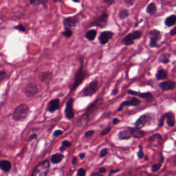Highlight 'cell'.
<instances>
[{
  "label": "cell",
  "instance_id": "39",
  "mask_svg": "<svg viewBox=\"0 0 176 176\" xmlns=\"http://www.w3.org/2000/svg\"><path fill=\"white\" fill-rule=\"evenodd\" d=\"M85 174H86V171H85V170L83 169H79V171H78V172H77L78 176H84V175H85Z\"/></svg>",
  "mask_w": 176,
  "mask_h": 176
},
{
  "label": "cell",
  "instance_id": "30",
  "mask_svg": "<svg viewBox=\"0 0 176 176\" xmlns=\"http://www.w3.org/2000/svg\"><path fill=\"white\" fill-rule=\"evenodd\" d=\"M156 10L157 9H156V4H154V3H151L146 8V12L150 14H153L156 12Z\"/></svg>",
  "mask_w": 176,
  "mask_h": 176
},
{
  "label": "cell",
  "instance_id": "20",
  "mask_svg": "<svg viewBox=\"0 0 176 176\" xmlns=\"http://www.w3.org/2000/svg\"><path fill=\"white\" fill-rule=\"evenodd\" d=\"M118 137L120 140H128L132 137V132L131 129L129 128L127 129H125L119 132Z\"/></svg>",
  "mask_w": 176,
  "mask_h": 176
},
{
  "label": "cell",
  "instance_id": "13",
  "mask_svg": "<svg viewBox=\"0 0 176 176\" xmlns=\"http://www.w3.org/2000/svg\"><path fill=\"white\" fill-rule=\"evenodd\" d=\"M127 93L129 94L137 96V97H141L142 98V99H145L148 102L152 101L153 99H154V97H153V95L149 92L140 93V92H136V91H133V90H128Z\"/></svg>",
  "mask_w": 176,
  "mask_h": 176
},
{
  "label": "cell",
  "instance_id": "36",
  "mask_svg": "<svg viewBox=\"0 0 176 176\" xmlns=\"http://www.w3.org/2000/svg\"><path fill=\"white\" fill-rule=\"evenodd\" d=\"M111 129H112V128H111L110 127H107L104 129L100 132V135H101V136H105V135L110 133Z\"/></svg>",
  "mask_w": 176,
  "mask_h": 176
},
{
  "label": "cell",
  "instance_id": "5",
  "mask_svg": "<svg viewBox=\"0 0 176 176\" xmlns=\"http://www.w3.org/2000/svg\"><path fill=\"white\" fill-rule=\"evenodd\" d=\"M142 33L140 31L136 30L134 32H131L127 35L125 37H124L122 41L123 43L126 45H130L133 44V40L135 39H138L141 37Z\"/></svg>",
  "mask_w": 176,
  "mask_h": 176
},
{
  "label": "cell",
  "instance_id": "43",
  "mask_svg": "<svg viewBox=\"0 0 176 176\" xmlns=\"http://www.w3.org/2000/svg\"><path fill=\"white\" fill-rule=\"evenodd\" d=\"M135 0H125V2L126 3L128 6H132L134 3Z\"/></svg>",
  "mask_w": 176,
  "mask_h": 176
},
{
  "label": "cell",
  "instance_id": "42",
  "mask_svg": "<svg viewBox=\"0 0 176 176\" xmlns=\"http://www.w3.org/2000/svg\"><path fill=\"white\" fill-rule=\"evenodd\" d=\"M94 131H93V130H91V131H88L85 133V136L86 138H89V137L92 136L93 135H94Z\"/></svg>",
  "mask_w": 176,
  "mask_h": 176
},
{
  "label": "cell",
  "instance_id": "37",
  "mask_svg": "<svg viewBox=\"0 0 176 176\" xmlns=\"http://www.w3.org/2000/svg\"><path fill=\"white\" fill-rule=\"evenodd\" d=\"M143 156H144V153H143V146L141 145L139 146V151L138 152V158L141 159L143 158Z\"/></svg>",
  "mask_w": 176,
  "mask_h": 176
},
{
  "label": "cell",
  "instance_id": "56",
  "mask_svg": "<svg viewBox=\"0 0 176 176\" xmlns=\"http://www.w3.org/2000/svg\"><path fill=\"white\" fill-rule=\"evenodd\" d=\"M58 1H61V0H58Z\"/></svg>",
  "mask_w": 176,
  "mask_h": 176
},
{
  "label": "cell",
  "instance_id": "55",
  "mask_svg": "<svg viewBox=\"0 0 176 176\" xmlns=\"http://www.w3.org/2000/svg\"><path fill=\"white\" fill-rule=\"evenodd\" d=\"M58 0H54V1H55V2H56V1H57Z\"/></svg>",
  "mask_w": 176,
  "mask_h": 176
},
{
  "label": "cell",
  "instance_id": "23",
  "mask_svg": "<svg viewBox=\"0 0 176 176\" xmlns=\"http://www.w3.org/2000/svg\"><path fill=\"white\" fill-rule=\"evenodd\" d=\"M63 158H64V156L62 154H55L52 156L50 160H51V162L53 164H56L61 162L62 160L63 159Z\"/></svg>",
  "mask_w": 176,
  "mask_h": 176
},
{
  "label": "cell",
  "instance_id": "46",
  "mask_svg": "<svg viewBox=\"0 0 176 176\" xmlns=\"http://www.w3.org/2000/svg\"><path fill=\"white\" fill-rule=\"evenodd\" d=\"M170 35H176V27L174 28L173 29V30H171Z\"/></svg>",
  "mask_w": 176,
  "mask_h": 176
},
{
  "label": "cell",
  "instance_id": "51",
  "mask_svg": "<svg viewBox=\"0 0 176 176\" xmlns=\"http://www.w3.org/2000/svg\"><path fill=\"white\" fill-rule=\"evenodd\" d=\"M85 154H84V153H82V154H79V157L80 158H81V160H83L85 158Z\"/></svg>",
  "mask_w": 176,
  "mask_h": 176
},
{
  "label": "cell",
  "instance_id": "22",
  "mask_svg": "<svg viewBox=\"0 0 176 176\" xmlns=\"http://www.w3.org/2000/svg\"><path fill=\"white\" fill-rule=\"evenodd\" d=\"M130 129H131L132 132V137H134L136 138H141L145 135L144 131H142L141 129H138L136 127Z\"/></svg>",
  "mask_w": 176,
  "mask_h": 176
},
{
  "label": "cell",
  "instance_id": "47",
  "mask_svg": "<svg viewBox=\"0 0 176 176\" xmlns=\"http://www.w3.org/2000/svg\"><path fill=\"white\" fill-rule=\"evenodd\" d=\"M119 171H120V170H119V169H116V170H112L110 172V173H109V175H112V174L116 173H118V172H119Z\"/></svg>",
  "mask_w": 176,
  "mask_h": 176
},
{
  "label": "cell",
  "instance_id": "44",
  "mask_svg": "<svg viewBox=\"0 0 176 176\" xmlns=\"http://www.w3.org/2000/svg\"><path fill=\"white\" fill-rule=\"evenodd\" d=\"M103 1L108 5H112L115 3V0H103Z\"/></svg>",
  "mask_w": 176,
  "mask_h": 176
},
{
  "label": "cell",
  "instance_id": "21",
  "mask_svg": "<svg viewBox=\"0 0 176 176\" xmlns=\"http://www.w3.org/2000/svg\"><path fill=\"white\" fill-rule=\"evenodd\" d=\"M11 163L10 161L6 160H3L0 161V169L4 172H9L11 170Z\"/></svg>",
  "mask_w": 176,
  "mask_h": 176
},
{
  "label": "cell",
  "instance_id": "2",
  "mask_svg": "<svg viewBox=\"0 0 176 176\" xmlns=\"http://www.w3.org/2000/svg\"><path fill=\"white\" fill-rule=\"evenodd\" d=\"M29 107L25 103L20 104L18 105L14 111L12 118L15 121L22 122L28 118L29 114Z\"/></svg>",
  "mask_w": 176,
  "mask_h": 176
},
{
  "label": "cell",
  "instance_id": "24",
  "mask_svg": "<svg viewBox=\"0 0 176 176\" xmlns=\"http://www.w3.org/2000/svg\"><path fill=\"white\" fill-rule=\"evenodd\" d=\"M49 0H30V4L32 6H39L42 5L44 7H46Z\"/></svg>",
  "mask_w": 176,
  "mask_h": 176
},
{
  "label": "cell",
  "instance_id": "19",
  "mask_svg": "<svg viewBox=\"0 0 176 176\" xmlns=\"http://www.w3.org/2000/svg\"><path fill=\"white\" fill-rule=\"evenodd\" d=\"M40 80L41 82L45 83H49L53 79V73L50 71L44 72L40 75Z\"/></svg>",
  "mask_w": 176,
  "mask_h": 176
},
{
  "label": "cell",
  "instance_id": "12",
  "mask_svg": "<svg viewBox=\"0 0 176 176\" xmlns=\"http://www.w3.org/2000/svg\"><path fill=\"white\" fill-rule=\"evenodd\" d=\"M79 22V19L77 17H67L63 20V25L65 28H70L75 27Z\"/></svg>",
  "mask_w": 176,
  "mask_h": 176
},
{
  "label": "cell",
  "instance_id": "53",
  "mask_svg": "<svg viewBox=\"0 0 176 176\" xmlns=\"http://www.w3.org/2000/svg\"><path fill=\"white\" fill-rule=\"evenodd\" d=\"M73 1H74V2H76V3H78V2H79L80 0H73Z\"/></svg>",
  "mask_w": 176,
  "mask_h": 176
},
{
  "label": "cell",
  "instance_id": "26",
  "mask_svg": "<svg viewBox=\"0 0 176 176\" xmlns=\"http://www.w3.org/2000/svg\"><path fill=\"white\" fill-rule=\"evenodd\" d=\"M176 22V16L171 15L170 17H167L165 20V25L168 27H171L173 26Z\"/></svg>",
  "mask_w": 176,
  "mask_h": 176
},
{
  "label": "cell",
  "instance_id": "52",
  "mask_svg": "<svg viewBox=\"0 0 176 176\" xmlns=\"http://www.w3.org/2000/svg\"><path fill=\"white\" fill-rule=\"evenodd\" d=\"M92 175H99V176H100L101 175V173H94L92 174Z\"/></svg>",
  "mask_w": 176,
  "mask_h": 176
},
{
  "label": "cell",
  "instance_id": "14",
  "mask_svg": "<svg viewBox=\"0 0 176 176\" xmlns=\"http://www.w3.org/2000/svg\"><path fill=\"white\" fill-rule=\"evenodd\" d=\"M140 103H141V100L135 97L131 98V99H130V100L122 102L120 107L118 109V111L120 112V111L123 110V107H126V106H138Z\"/></svg>",
  "mask_w": 176,
  "mask_h": 176
},
{
  "label": "cell",
  "instance_id": "1",
  "mask_svg": "<svg viewBox=\"0 0 176 176\" xmlns=\"http://www.w3.org/2000/svg\"><path fill=\"white\" fill-rule=\"evenodd\" d=\"M80 61H81V66L79 69L76 72L74 76V81L72 86L71 87V91H74L83 82V81L88 76V72L85 69H84L83 58L82 56H80Z\"/></svg>",
  "mask_w": 176,
  "mask_h": 176
},
{
  "label": "cell",
  "instance_id": "4",
  "mask_svg": "<svg viewBox=\"0 0 176 176\" xmlns=\"http://www.w3.org/2000/svg\"><path fill=\"white\" fill-rule=\"evenodd\" d=\"M99 89V82L97 81H94L90 83L87 87L83 89L82 94L83 97H90L94 95Z\"/></svg>",
  "mask_w": 176,
  "mask_h": 176
},
{
  "label": "cell",
  "instance_id": "33",
  "mask_svg": "<svg viewBox=\"0 0 176 176\" xmlns=\"http://www.w3.org/2000/svg\"><path fill=\"white\" fill-rule=\"evenodd\" d=\"M62 35H64L67 38H70L73 35L72 31L70 30V28H65V30L62 32Z\"/></svg>",
  "mask_w": 176,
  "mask_h": 176
},
{
  "label": "cell",
  "instance_id": "32",
  "mask_svg": "<svg viewBox=\"0 0 176 176\" xmlns=\"http://www.w3.org/2000/svg\"><path fill=\"white\" fill-rule=\"evenodd\" d=\"M129 16V12L126 9H121L119 11V17L120 19H125Z\"/></svg>",
  "mask_w": 176,
  "mask_h": 176
},
{
  "label": "cell",
  "instance_id": "25",
  "mask_svg": "<svg viewBox=\"0 0 176 176\" xmlns=\"http://www.w3.org/2000/svg\"><path fill=\"white\" fill-rule=\"evenodd\" d=\"M160 159L159 162L158 163V164H154V165L152 166V167H151V170H152V171H154V172L158 171L160 169L161 167H162V163L163 162H164V157H163L162 154L160 155Z\"/></svg>",
  "mask_w": 176,
  "mask_h": 176
},
{
  "label": "cell",
  "instance_id": "57",
  "mask_svg": "<svg viewBox=\"0 0 176 176\" xmlns=\"http://www.w3.org/2000/svg\"><path fill=\"white\" fill-rule=\"evenodd\" d=\"M0 155H1V152H0Z\"/></svg>",
  "mask_w": 176,
  "mask_h": 176
},
{
  "label": "cell",
  "instance_id": "31",
  "mask_svg": "<svg viewBox=\"0 0 176 176\" xmlns=\"http://www.w3.org/2000/svg\"><path fill=\"white\" fill-rule=\"evenodd\" d=\"M72 146V143L70 142H69L68 141H63V143H62V146L60 147V151L61 152H63V151L66 150V148L70 147Z\"/></svg>",
  "mask_w": 176,
  "mask_h": 176
},
{
  "label": "cell",
  "instance_id": "11",
  "mask_svg": "<svg viewBox=\"0 0 176 176\" xmlns=\"http://www.w3.org/2000/svg\"><path fill=\"white\" fill-rule=\"evenodd\" d=\"M73 102H74V99L72 98H70L66 103L65 114H66L67 118L68 119H72L74 117V112L73 110Z\"/></svg>",
  "mask_w": 176,
  "mask_h": 176
},
{
  "label": "cell",
  "instance_id": "34",
  "mask_svg": "<svg viewBox=\"0 0 176 176\" xmlns=\"http://www.w3.org/2000/svg\"><path fill=\"white\" fill-rule=\"evenodd\" d=\"M6 77V72L4 70L0 71V84L4 81V80Z\"/></svg>",
  "mask_w": 176,
  "mask_h": 176
},
{
  "label": "cell",
  "instance_id": "58",
  "mask_svg": "<svg viewBox=\"0 0 176 176\" xmlns=\"http://www.w3.org/2000/svg\"><path fill=\"white\" fill-rule=\"evenodd\" d=\"M175 144H176V142H175Z\"/></svg>",
  "mask_w": 176,
  "mask_h": 176
},
{
  "label": "cell",
  "instance_id": "50",
  "mask_svg": "<svg viewBox=\"0 0 176 176\" xmlns=\"http://www.w3.org/2000/svg\"><path fill=\"white\" fill-rule=\"evenodd\" d=\"M99 172L100 173H105L106 172V169H105V168H100V169H99Z\"/></svg>",
  "mask_w": 176,
  "mask_h": 176
},
{
  "label": "cell",
  "instance_id": "28",
  "mask_svg": "<svg viewBox=\"0 0 176 176\" xmlns=\"http://www.w3.org/2000/svg\"><path fill=\"white\" fill-rule=\"evenodd\" d=\"M167 73L163 69L159 70L158 71L157 74H156V78H157V79L158 80L165 79H167Z\"/></svg>",
  "mask_w": 176,
  "mask_h": 176
},
{
  "label": "cell",
  "instance_id": "40",
  "mask_svg": "<svg viewBox=\"0 0 176 176\" xmlns=\"http://www.w3.org/2000/svg\"><path fill=\"white\" fill-rule=\"evenodd\" d=\"M63 131H62V130H59V129L56 130V131L54 132L53 136H55V137L59 136H61V135L63 134Z\"/></svg>",
  "mask_w": 176,
  "mask_h": 176
},
{
  "label": "cell",
  "instance_id": "54",
  "mask_svg": "<svg viewBox=\"0 0 176 176\" xmlns=\"http://www.w3.org/2000/svg\"><path fill=\"white\" fill-rule=\"evenodd\" d=\"M144 159H145V160H148L147 156H145V157H144Z\"/></svg>",
  "mask_w": 176,
  "mask_h": 176
},
{
  "label": "cell",
  "instance_id": "16",
  "mask_svg": "<svg viewBox=\"0 0 176 176\" xmlns=\"http://www.w3.org/2000/svg\"><path fill=\"white\" fill-rule=\"evenodd\" d=\"M102 102V100L101 99H99V100L94 101L93 103L91 104V105H89V107H88V108L87 109V111H86L85 115L89 118V116H90L91 114L97 110L98 107H99V106L101 104Z\"/></svg>",
  "mask_w": 176,
  "mask_h": 176
},
{
  "label": "cell",
  "instance_id": "3",
  "mask_svg": "<svg viewBox=\"0 0 176 176\" xmlns=\"http://www.w3.org/2000/svg\"><path fill=\"white\" fill-rule=\"evenodd\" d=\"M49 168H50V162L48 160L42 161L39 163L33 169L32 176H45L48 174Z\"/></svg>",
  "mask_w": 176,
  "mask_h": 176
},
{
  "label": "cell",
  "instance_id": "29",
  "mask_svg": "<svg viewBox=\"0 0 176 176\" xmlns=\"http://www.w3.org/2000/svg\"><path fill=\"white\" fill-rule=\"evenodd\" d=\"M169 58H170V55L168 53H165V54H162L160 56V57L158 58V61L159 62L162 63H167L169 62Z\"/></svg>",
  "mask_w": 176,
  "mask_h": 176
},
{
  "label": "cell",
  "instance_id": "48",
  "mask_svg": "<svg viewBox=\"0 0 176 176\" xmlns=\"http://www.w3.org/2000/svg\"><path fill=\"white\" fill-rule=\"evenodd\" d=\"M118 89H114V90L112 91V95H114H114H116V94H118Z\"/></svg>",
  "mask_w": 176,
  "mask_h": 176
},
{
  "label": "cell",
  "instance_id": "38",
  "mask_svg": "<svg viewBox=\"0 0 176 176\" xmlns=\"http://www.w3.org/2000/svg\"><path fill=\"white\" fill-rule=\"evenodd\" d=\"M108 152H109V150L108 149H107V148H105V149H102L100 153V157H105L106 155L108 154Z\"/></svg>",
  "mask_w": 176,
  "mask_h": 176
},
{
  "label": "cell",
  "instance_id": "7",
  "mask_svg": "<svg viewBox=\"0 0 176 176\" xmlns=\"http://www.w3.org/2000/svg\"><path fill=\"white\" fill-rule=\"evenodd\" d=\"M38 87L34 83H29L24 89V94L28 98H31L35 96L38 93Z\"/></svg>",
  "mask_w": 176,
  "mask_h": 176
},
{
  "label": "cell",
  "instance_id": "18",
  "mask_svg": "<svg viewBox=\"0 0 176 176\" xmlns=\"http://www.w3.org/2000/svg\"><path fill=\"white\" fill-rule=\"evenodd\" d=\"M59 103L60 101L58 99H53V100H50L48 103V112L53 113L55 111H56L59 108Z\"/></svg>",
  "mask_w": 176,
  "mask_h": 176
},
{
  "label": "cell",
  "instance_id": "9",
  "mask_svg": "<svg viewBox=\"0 0 176 176\" xmlns=\"http://www.w3.org/2000/svg\"><path fill=\"white\" fill-rule=\"evenodd\" d=\"M107 19H108V14L107 13H103L100 17L96 19L92 23L91 26H98L102 28L105 27L106 25H107Z\"/></svg>",
  "mask_w": 176,
  "mask_h": 176
},
{
  "label": "cell",
  "instance_id": "6",
  "mask_svg": "<svg viewBox=\"0 0 176 176\" xmlns=\"http://www.w3.org/2000/svg\"><path fill=\"white\" fill-rule=\"evenodd\" d=\"M167 118V125L170 127H173L175 125V118L174 114H173L172 112H167V113L164 114V115H162V116L161 117L160 120L159 122V127H162L164 125V120Z\"/></svg>",
  "mask_w": 176,
  "mask_h": 176
},
{
  "label": "cell",
  "instance_id": "27",
  "mask_svg": "<svg viewBox=\"0 0 176 176\" xmlns=\"http://www.w3.org/2000/svg\"><path fill=\"white\" fill-rule=\"evenodd\" d=\"M96 36H97V31L95 30H88L85 34L86 38L89 41H94Z\"/></svg>",
  "mask_w": 176,
  "mask_h": 176
},
{
  "label": "cell",
  "instance_id": "15",
  "mask_svg": "<svg viewBox=\"0 0 176 176\" xmlns=\"http://www.w3.org/2000/svg\"><path fill=\"white\" fill-rule=\"evenodd\" d=\"M114 33L111 31H104L99 36V41L102 45H105L113 37Z\"/></svg>",
  "mask_w": 176,
  "mask_h": 176
},
{
  "label": "cell",
  "instance_id": "41",
  "mask_svg": "<svg viewBox=\"0 0 176 176\" xmlns=\"http://www.w3.org/2000/svg\"><path fill=\"white\" fill-rule=\"evenodd\" d=\"M37 133H32V135H30V136L28 137V141L30 142L31 141H32V140L36 139V138H37Z\"/></svg>",
  "mask_w": 176,
  "mask_h": 176
},
{
  "label": "cell",
  "instance_id": "49",
  "mask_svg": "<svg viewBox=\"0 0 176 176\" xmlns=\"http://www.w3.org/2000/svg\"><path fill=\"white\" fill-rule=\"evenodd\" d=\"M76 162H77V159H76V158H74L72 159V163L73 165H75V164H76Z\"/></svg>",
  "mask_w": 176,
  "mask_h": 176
},
{
  "label": "cell",
  "instance_id": "45",
  "mask_svg": "<svg viewBox=\"0 0 176 176\" xmlns=\"http://www.w3.org/2000/svg\"><path fill=\"white\" fill-rule=\"evenodd\" d=\"M112 122H113L114 125H116V124L120 123V120H119V119L117 118H114L113 119V120H112Z\"/></svg>",
  "mask_w": 176,
  "mask_h": 176
},
{
  "label": "cell",
  "instance_id": "35",
  "mask_svg": "<svg viewBox=\"0 0 176 176\" xmlns=\"http://www.w3.org/2000/svg\"><path fill=\"white\" fill-rule=\"evenodd\" d=\"M14 29L16 30L20 31V32H25L26 31V28L22 25V24H19V25L16 26L14 27Z\"/></svg>",
  "mask_w": 176,
  "mask_h": 176
},
{
  "label": "cell",
  "instance_id": "10",
  "mask_svg": "<svg viewBox=\"0 0 176 176\" xmlns=\"http://www.w3.org/2000/svg\"><path fill=\"white\" fill-rule=\"evenodd\" d=\"M151 38H150L149 45L151 48H156L158 47V41L160 39V32L157 30H154L150 32Z\"/></svg>",
  "mask_w": 176,
  "mask_h": 176
},
{
  "label": "cell",
  "instance_id": "8",
  "mask_svg": "<svg viewBox=\"0 0 176 176\" xmlns=\"http://www.w3.org/2000/svg\"><path fill=\"white\" fill-rule=\"evenodd\" d=\"M153 116H151V114H144L141 116L138 120H136V123H135V127L138 129H141L142 127L146 125V124H149V122L151 120V118H153Z\"/></svg>",
  "mask_w": 176,
  "mask_h": 176
},
{
  "label": "cell",
  "instance_id": "17",
  "mask_svg": "<svg viewBox=\"0 0 176 176\" xmlns=\"http://www.w3.org/2000/svg\"><path fill=\"white\" fill-rule=\"evenodd\" d=\"M176 84L174 81H164V82L160 83L159 87L163 91L172 90L175 87Z\"/></svg>",
  "mask_w": 176,
  "mask_h": 176
}]
</instances>
